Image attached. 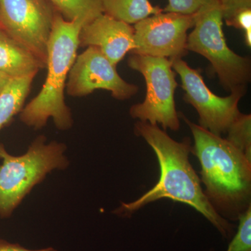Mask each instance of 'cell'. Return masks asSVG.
<instances>
[{"instance_id": "1", "label": "cell", "mask_w": 251, "mask_h": 251, "mask_svg": "<svg viewBox=\"0 0 251 251\" xmlns=\"http://www.w3.org/2000/svg\"><path fill=\"white\" fill-rule=\"evenodd\" d=\"M135 133L153 149L160 166L159 180L151 190L132 202H122L119 214H133L142 207L161 198L188 204L214 225L224 237L229 238L233 226L213 207L204 194L201 181L189 161L192 152L190 138L175 141L158 125L138 122Z\"/></svg>"}, {"instance_id": "2", "label": "cell", "mask_w": 251, "mask_h": 251, "mask_svg": "<svg viewBox=\"0 0 251 251\" xmlns=\"http://www.w3.org/2000/svg\"><path fill=\"white\" fill-rule=\"evenodd\" d=\"M179 115L192 132L204 194L219 214L238 219L251 206V159L226 138Z\"/></svg>"}, {"instance_id": "3", "label": "cell", "mask_w": 251, "mask_h": 251, "mask_svg": "<svg viewBox=\"0 0 251 251\" xmlns=\"http://www.w3.org/2000/svg\"><path fill=\"white\" fill-rule=\"evenodd\" d=\"M84 25L80 20L68 21L59 12L56 14L48 44L45 82L38 95L20 112L21 122L27 126L41 129L52 119L59 130L72 128L74 121L65 102L64 90L76 59L79 34Z\"/></svg>"}, {"instance_id": "4", "label": "cell", "mask_w": 251, "mask_h": 251, "mask_svg": "<svg viewBox=\"0 0 251 251\" xmlns=\"http://www.w3.org/2000/svg\"><path fill=\"white\" fill-rule=\"evenodd\" d=\"M39 135L24 154H10L0 144V217L8 219L23 199L48 174L55 170L66 169L69 161L65 155V144L46 143Z\"/></svg>"}, {"instance_id": "5", "label": "cell", "mask_w": 251, "mask_h": 251, "mask_svg": "<svg viewBox=\"0 0 251 251\" xmlns=\"http://www.w3.org/2000/svg\"><path fill=\"white\" fill-rule=\"evenodd\" d=\"M223 21L219 0L204 4L195 14V25L187 36L186 50L201 54L211 63L227 92H246L251 80V59L229 49L223 30Z\"/></svg>"}, {"instance_id": "6", "label": "cell", "mask_w": 251, "mask_h": 251, "mask_svg": "<svg viewBox=\"0 0 251 251\" xmlns=\"http://www.w3.org/2000/svg\"><path fill=\"white\" fill-rule=\"evenodd\" d=\"M128 65L143 75L147 90L143 103L130 108V116L150 125H160L164 130H179V117L175 100L178 84L171 59L132 54Z\"/></svg>"}, {"instance_id": "7", "label": "cell", "mask_w": 251, "mask_h": 251, "mask_svg": "<svg viewBox=\"0 0 251 251\" xmlns=\"http://www.w3.org/2000/svg\"><path fill=\"white\" fill-rule=\"evenodd\" d=\"M50 0H0V27L46 64L55 15Z\"/></svg>"}, {"instance_id": "8", "label": "cell", "mask_w": 251, "mask_h": 251, "mask_svg": "<svg viewBox=\"0 0 251 251\" xmlns=\"http://www.w3.org/2000/svg\"><path fill=\"white\" fill-rule=\"evenodd\" d=\"M171 60L173 70L181 78L185 101L198 112L199 126L221 137L240 115L238 104L245 92L238 91L227 97H219L206 86L200 71L190 67L181 58Z\"/></svg>"}, {"instance_id": "9", "label": "cell", "mask_w": 251, "mask_h": 251, "mask_svg": "<svg viewBox=\"0 0 251 251\" xmlns=\"http://www.w3.org/2000/svg\"><path fill=\"white\" fill-rule=\"evenodd\" d=\"M195 25V14L161 12L134 25L135 49L132 54L181 58L187 53V31Z\"/></svg>"}, {"instance_id": "10", "label": "cell", "mask_w": 251, "mask_h": 251, "mask_svg": "<svg viewBox=\"0 0 251 251\" xmlns=\"http://www.w3.org/2000/svg\"><path fill=\"white\" fill-rule=\"evenodd\" d=\"M71 97H82L94 91H109L112 97L125 100L138 93V87L126 82L116 67L97 48L89 46L73 64L66 85Z\"/></svg>"}, {"instance_id": "11", "label": "cell", "mask_w": 251, "mask_h": 251, "mask_svg": "<svg viewBox=\"0 0 251 251\" xmlns=\"http://www.w3.org/2000/svg\"><path fill=\"white\" fill-rule=\"evenodd\" d=\"M79 46L97 48L114 66L136 48L134 28L103 14L81 28Z\"/></svg>"}, {"instance_id": "12", "label": "cell", "mask_w": 251, "mask_h": 251, "mask_svg": "<svg viewBox=\"0 0 251 251\" xmlns=\"http://www.w3.org/2000/svg\"><path fill=\"white\" fill-rule=\"evenodd\" d=\"M46 64L0 27V72L11 78L36 76Z\"/></svg>"}, {"instance_id": "13", "label": "cell", "mask_w": 251, "mask_h": 251, "mask_svg": "<svg viewBox=\"0 0 251 251\" xmlns=\"http://www.w3.org/2000/svg\"><path fill=\"white\" fill-rule=\"evenodd\" d=\"M35 76L11 78L0 94V130L21 112Z\"/></svg>"}, {"instance_id": "14", "label": "cell", "mask_w": 251, "mask_h": 251, "mask_svg": "<svg viewBox=\"0 0 251 251\" xmlns=\"http://www.w3.org/2000/svg\"><path fill=\"white\" fill-rule=\"evenodd\" d=\"M103 14L129 25L163 12L150 0H102Z\"/></svg>"}, {"instance_id": "15", "label": "cell", "mask_w": 251, "mask_h": 251, "mask_svg": "<svg viewBox=\"0 0 251 251\" xmlns=\"http://www.w3.org/2000/svg\"><path fill=\"white\" fill-rule=\"evenodd\" d=\"M68 21L79 19L85 25L103 14L102 0H50Z\"/></svg>"}, {"instance_id": "16", "label": "cell", "mask_w": 251, "mask_h": 251, "mask_svg": "<svg viewBox=\"0 0 251 251\" xmlns=\"http://www.w3.org/2000/svg\"><path fill=\"white\" fill-rule=\"evenodd\" d=\"M226 139L237 147L251 159V116L241 112L232 122L227 132Z\"/></svg>"}, {"instance_id": "17", "label": "cell", "mask_w": 251, "mask_h": 251, "mask_svg": "<svg viewBox=\"0 0 251 251\" xmlns=\"http://www.w3.org/2000/svg\"><path fill=\"white\" fill-rule=\"evenodd\" d=\"M237 234L226 251H251V205L242 213Z\"/></svg>"}, {"instance_id": "18", "label": "cell", "mask_w": 251, "mask_h": 251, "mask_svg": "<svg viewBox=\"0 0 251 251\" xmlns=\"http://www.w3.org/2000/svg\"><path fill=\"white\" fill-rule=\"evenodd\" d=\"M211 0H168L163 12L176 13L184 15L196 14L204 4Z\"/></svg>"}, {"instance_id": "19", "label": "cell", "mask_w": 251, "mask_h": 251, "mask_svg": "<svg viewBox=\"0 0 251 251\" xmlns=\"http://www.w3.org/2000/svg\"><path fill=\"white\" fill-rule=\"evenodd\" d=\"M222 8L223 18L229 22L240 11L251 9V0H219Z\"/></svg>"}, {"instance_id": "20", "label": "cell", "mask_w": 251, "mask_h": 251, "mask_svg": "<svg viewBox=\"0 0 251 251\" xmlns=\"http://www.w3.org/2000/svg\"><path fill=\"white\" fill-rule=\"evenodd\" d=\"M226 24L237 29H244V31L251 29V9H244L238 13Z\"/></svg>"}, {"instance_id": "21", "label": "cell", "mask_w": 251, "mask_h": 251, "mask_svg": "<svg viewBox=\"0 0 251 251\" xmlns=\"http://www.w3.org/2000/svg\"><path fill=\"white\" fill-rule=\"evenodd\" d=\"M0 251H57V250L51 247L41 249V250H29L21 247L20 244H11L3 239H0Z\"/></svg>"}, {"instance_id": "22", "label": "cell", "mask_w": 251, "mask_h": 251, "mask_svg": "<svg viewBox=\"0 0 251 251\" xmlns=\"http://www.w3.org/2000/svg\"><path fill=\"white\" fill-rule=\"evenodd\" d=\"M11 77L0 72V94L1 93L8 82L11 80Z\"/></svg>"}, {"instance_id": "23", "label": "cell", "mask_w": 251, "mask_h": 251, "mask_svg": "<svg viewBox=\"0 0 251 251\" xmlns=\"http://www.w3.org/2000/svg\"><path fill=\"white\" fill-rule=\"evenodd\" d=\"M244 37H245V43L247 46L251 47V29L245 31L244 34Z\"/></svg>"}]
</instances>
